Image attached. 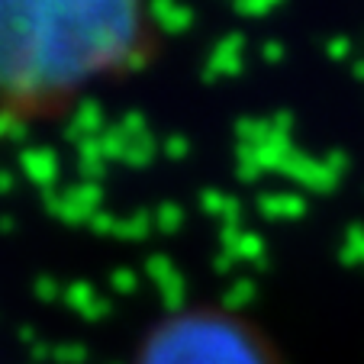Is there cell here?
Returning <instances> with one entry per match:
<instances>
[{"instance_id": "6da1fadb", "label": "cell", "mask_w": 364, "mask_h": 364, "mask_svg": "<svg viewBox=\"0 0 364 364\" xmlns=\"http://www.w3.org/2000/svg\"><path fill=\"white\" fill-rule=\"evenodd\" d=\"M151 55L149 0H0V139L68 117L94 84Z\"/></svg>"}, {"instance_id": "8fae6325", "label": "cell", "mask_w": 364, "mask_h": 364, "mask_svg": "<svg viewBox=\"0 0 364 364\" xmlns=\"http://www.w3.org/2000/svg\"><path fill=\"white\" fill-rule=\"evenodd\" d=\"M161 155V142L155 136H151V129L145 132V136H136L129 139V149H126L123 161L119 165L132 168V171H142V168H151V161Z\"/></svg>"}, {"instance_id": "9c48e42d", "label": "cell", "mask_w": 364, "mask_h": 364, "mask_svg": "<svg viewBox=\"0 0 364 364\" xmlns=\"http://www.w3.org/2000/svg\"><path fill=\"white\" fill-rule=\"evenodd\" d=\"M200 210H203L216 226H232V223H245L242 220V200L232 197L226 191H216V187H206L200 193Z\"/></svg>"}, {"instance_id": "ffe728a7", "label": "cell", "mask_w": 364, "mask_h": 364, "mask_svg": "<svg viewBox=\"0 0 364 364\" xmlns=\"http://www.w3.org/2000/svg\"><path fill=\"white\" fill-rule=\"evenodd\" d=\"M262 58H264V62H281V58H284V42L268 39L262 46Z\"/></svg>"}, {"instance_id": "277c9868", "label": "cell", "mask_w": 364, "mask_h": 364, "mask_svg": "<svg viewBox=\"0 0 364 364\" xmlns=\"http://www.w3.org/2000/svg\"><path fill=\"white\" fill-rule=\"evenodd\" d=\"M281 178L294 181L296 187H303L306 193H332L338 187V174L326 165V159H316V155H309L303 149H294L290 151V159L281 165Z\"/></svg>"}, {"instance_id": "52a82bcc", "label": "cell", "mask_w": 364, "mask_h": 364, "mask_svg": "<svg viewBox=\"0 0 364 364\" xmlns=\"http://www.w3.org/2000/svg\"><path fill=\"white\" fill-rule=\"evenodd\" d=\"M255 210L268 223H296L306 216L309 203H306V197L296 191H271V193H258Z\"/></svg>"}, {"instance_id": "30bf717a", "label": "cell", "mask_w": 364, "mask_h": 364, "mask_svg": "<svg viewBox=\"0 0 364 364\" xmlns=\"http://www.w3.org/2000/svg\"><path fill=\"white\" fill-rule=\"evenodd\" d=\"M75 149H77V171H81V181L100 184V178L107 174V168H110V161H107V155H103V149H100V139L81 142V145H75Z\"/></svg>"}, {"instance_id": "5b68a950", "label": "cell", "mask_w": 364, "mask_h": 364, "mask_svg": "<svg viewBox=\"0 0 364 364\" xmlns=\"http://www.w3.org/2000/svg\"><path fill=\"white\" fill-rule=\"evenodd\" d=\"M245 36L242 33H226L223 39L213 42L210 55L203 62V81H229L245 71Z\"/></svg>"}, {"instance_id": "ba28073f", "label": "cell", "mask_w": 364, "mask_h": 364, "mask_svg": "<svg viewBox=\"0 0 364 364\" xmlns=\"http://www.w3.org/2000/svg\"><path fill=\"white\" fill-rule=\"evenodd\" d=\"M149 20L155 33L181 36L193 26V10L181 0H149Z\"/></svg>"}, {"instance_id": "44dd1931", "label": "cell", "mask_w": 364, "mask_h": 364, "mask_svg": "<svg viewBox=\"0 0 364 364\" xmlns=\"http://www.w3.org/2000/svg\"><path fill=\"white\" fill-rule=\"evenodd\" d=\"M355 77H358V81H364V58H361V62H355Z\"/></svg>"}, {"instance_id": "5bb4252c", "label": "cell", "mask_w": 364, "mask_h": 364, "mask_svg": "<svg viewBox=\"0 0 364 364\" xmlns=\"http://www.w3.org/2000/svg\"><path fill=\"white\" fill-rule=\"evenodd\" d=\"M26 165L29 171H33V181H39V184H52L58 174V159H55V151L52 149H36L33 155H26Z\"/></svg>"}, {"instance_id": "2e32d148", "label": "cell", "mask_w": 364, "mask_h": 364, "mask_svg": "<svg viewBox=\"0 0 364 364\" xmlns=\"http://www.w3.org/2000/svg\"><path fill=\"white\" fill-rule=\"evenodd\" d=\"M284 0H232V10L245 20H262V16L274 14Z\"/></svg>"}, {"instance_id": "e0dca14e", "label": "cell", "mask_w": 364, "mask_h": 364, "mask_svg": "<svg viewBox=\"0 0 364 364\" xmlns=\"http://www.w3.org/2000/svg\"><path fill=\"white\" fill-rule=\"evenodd\" d=\"M161 155H165V159H171V161L187 159V155H191V139H187V136H181V132H174V136H168L165 142H161Z\"/></svg>"}, {"instance_id": "7a4b0ae2", "label": "cell", "mask_w": 364, "mask_h": 364, "mask_svg": "<svg viewBox=\"0 0 364 364\" xmlns=\"http://www.w3.org/2000/svg\"><path fill=\"white\" fill-rule=\"evenodd\" d=\"M136 364H277V358L252 323L220 309H191L155 326Z\"/></svg>"}, {"instance_id": "4fadbf2b", "label": "cell", "mask_w": 364, "mask_h": 364, "mask_svg": "<svg viewBox=\"0 0 364 364\" xmlns=\"http://www.w3.org/2000/svg\"><path fill=\"white\" fill-rule=\"evenodd\" d=\"M151 229H155L151 210H132V213H126V216H117L113 235H117V239H126V242H136V239H145Z\"/></svg>"}, {"instance_id": "3957f363", "label": "cell", "mask_w": 364, "mask_h": 364, "mask_svg": "<svg viewBox=\"0 0 364 364\" xmlns=\"http://www.w3.org/2000/svg\"><path fill=\"white\" fill-rule=\"evenodd\" d=\"M48 210L68 226H87L103 210V187L94 181H81V184L68 187V191L48 200Z\"/></svg>"}, {"instance_id": "9a60e30c", "label": "cell", "mask_w": 364, "mask_h": 364, "mask_svg": "<svg viewBox=\"0 0 364 364\" xmlns=\"http://www.w3.org/2000/svg\"><path fill=\"white\" fill-rule=\"evenodd\" d=\"M151 223H155L159 232H178L184 226V206L178 200H165V203H159L151 210Z\"/></svg>"}, {"instance_id": "d6986e66", "label": "cell", "mask_w": 364, "mask_h": 364, "mask_svg": "<svg viewBox=\"0 0 364 364\" xmlns=\"http://www.w3.org/2000/svg\"><path fill=\"white\" fill-rule=\"evenodd\" d=\"M323 159H326V165H329L332 171L338 174V178H345V174H348L351 159H348V155H345L342 149H329V151H326V155H323Z\"/></svg>"}, {"instance_id": "ac0fdd59", "label": "cell", "mask_w": 364, "mask_h": 364, "mask_svg": "<svg viewBox=\"0 0 364 364\" xmlns=\"http://www.w3.org/2000/svg\"><path fill=\"white\" fill-rule=\"evenodd\" d=\"M323 52L332 58V62H348L351 52H355V42H351L348 36H332V39L323 46Z\"/></svg>"}, {"instance_id": "7c38bea8", "label": "cell", "mask_w": 364, "mask_h": 364, "mask_svg": "<svg viewBox=\"0 0 364 364\" xmlns=\"http://www.w3.org/2000/svg\"><path fill=\"white\" fill-rule=\"evenodd\" d=\"M149 271H151V277L159 281V287L168 294V303L178 306L181 303V274L174 271V264L168 262V258H161V255H155V258H149Z\"/></svg>"}, {"instance_id": "8992f818", "label": "cell", "mask_w": 364, "mask_h": 364, "mask_svg": "<svg viewBox=\"0 0 364 364\" xmlns=\"http://www.w3.org/2000/svg\"><path fill=\"white\" fill-rule=\"evenodd\" d=\"M107 126H110V119H107L103 103L97 97H84L65 117V136L75 145H81V142H90V139H100L107 132Z\"/></svg>"}]
</instances>
